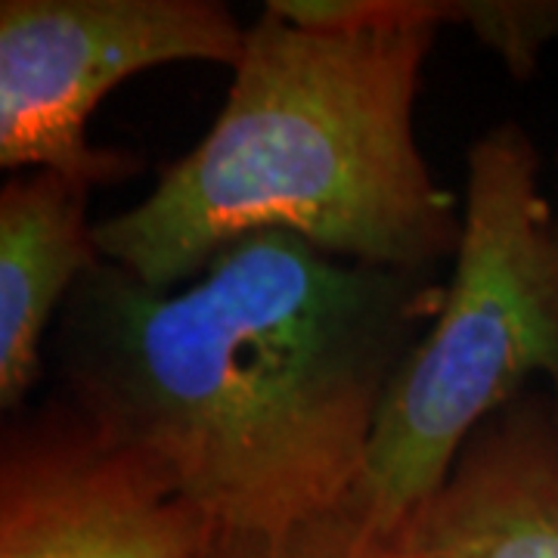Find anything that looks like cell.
Masks as SVG:
<instances>
[{
	"instance_id": "cell-1",
	"label": "cell",
	"mask_w": 558,
	"mask_h": 558,
	"mask_svg": "<svg viewBox=\"0 0 558 558\" xmlns=\"http://www.w3.org/2000/svg\"><path fill=\"white\" fill-rule=\"evenodd\" d=\"M440 301L438 274L289 233L236 242L171 292L102 258L53 323V395L218 531H286L348 506Z\"/></svg>"
},
{
	"instance_id": "cell-2",
	"label": "cell",
	"mask_w": 558,
	"mask_h": 558,
	"mask_svg": "<svg viewBox=\"0 0 558 558\" xmlns=\"http://www.w3.org/2000/svg\"><path fill=\"white\" fill-rule=\"evenodd\" d=\"M435 40L422 0H267L218 121L137 205L97 220L100 255L161 292L258 233L438 274L457 258L462 202L416 140Z\"/></svg>"
},
{
	"instance_id": "cell-3",
	"label": "cell",
	"mask_w": 558,
	"mask_h": 558,
	"mask_svg": "<svg viewBox=\"0 0 558 558\" xmlns=\"http://www.w3.org/2000/svg\"><path fill=\"white\" fill-rule=\"evenodd\" d=\"M558 400V240L543 161L519 121L465 156L462 236L435 323L400 363L348 506L400 537L462 444L531 379Z\"/></svg>"
},
{
	"instance_id": "cell-4",
	"label": "cell",
	"mask_w": 558,
	"mask_h": 558,
	"mask_svg": "<svg viewBox=\"0 0 558 558\" xmlns=\"http://www.w3.org/2000/svg\"><path fill=\"white\" fill-rule=\"evenodd\" d=\"M245 32L220 0H3L0 168H50L94 190L134 178L137 156L87 140L102 97L174 62L236 69Z\"/></svg>"
},
{
	"instance_id": "cell-5",
	"label": "cell",
	"mask_w": 558,
	"mask_h": 558,
	"mask_svg": "<svg viewBox=\"0 0 558 558\" xmlns=\"http://www.w3.org/2000/svg\"><path fill=\"white\" fill-rule=\"evenodd\" d=\"M215 524L57 395L0 435V558H202Z\"/></svg>"
},
{
	"instance_id": "cell-6",
	"label": "cell",
	"mask_w": 558,
	"mask_h": 558,
	"mask_svg": "<svg viewBox=\"0 0 558 558\" xmlns=\"http://www.w3.org/2000/svg\"><path fill=\"white\" fill-rule=\"evenodd\" d=\"M400 543L416 558H558V400L527 388L462 444Z\"/></svg>"
},
{
	"instance_id": "cell-7",
	"label": "cell",
	"mask_w": 558,
	"mask_h": 558,
	"mask_svg": "<svg viewBox=\"0 0 558 558\" xmlns=\"http://www.w3.org/2000/svg\"><path fill=\"white\" fill-rule=\"evenodd\" d=\"M94 186L22 171L0 190V407L20 413L44 376V341L84 274L102 260L87 218Z\"/></svg>"
},
{
	"instance_id": "cell-8",
	"label": "cell",
	"mask_w": 558,
	"mask_h": 558,
	"mask_svg": "<svg viewBox=\"0 0 558 558\" xmlns=\"http://www.w3.org/2000/svg\"><path fill=\"white\" fill-rule=\"evenodd\" d=\"M202 558H416L398 537L341 506L286 531H215Z\"/></svg>"
},
{
	"instance_id": "cell-9",
	"label": "cell",
	"mask_w": 558,
	"mask_h": 558,
	"mask_svg": "<svg viewBox=\"0 0 558 558\" xmlns=\"http://www.w3.org/2000/svg\"><path fill=\"white\" fill-rule=\"evenodd\" d=\"M422 10L438 28L465 25L515 81L534 78L558 40V0H422Z\"/></svg>"
},
{
	"instance_id": "cell-10",
	"label": "cell",
	"mask_w": 558,
	"mask_h": 558,
	"mask_svg": "<svg viewBox=\"0 0 558 558\" xmlns=\"http://www.w3.org/2000/svg\"><path fill=\"white\" fill-rule=\"evenodd\" d=\"M553 220H556V240H558V149H556V202H553Z\"/></svg>"
}]
</instances>
